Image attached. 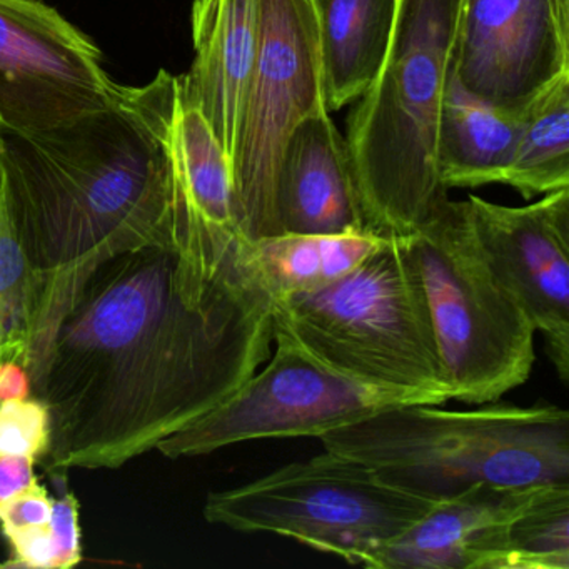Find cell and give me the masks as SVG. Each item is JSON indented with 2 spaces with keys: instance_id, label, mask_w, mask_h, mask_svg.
<instances>
[{
  "instance_id": "cell-1",
  "label": "cell",
  "mask_w": 569,
  "mask_h": 569,
  "mask_svg": "<svg viewBox=\"0 0 569 569\" xmlns=\"http://www.w3.org/2000/svg\"><path fill=\"white\" fill-rule=\"evenodd\" d=\"M274 295L232 232L99 266L32 362L49 476L116 469L221 405L272 352Z\"/></svg>"
},
{
  "instance_id": "cell-2",
  "label": "cell",
  "mask_w": 569,
  "mask_h": 569,
  "mask_svg": "<svg viewBox=\"0 0 569 569\" xmlns=\"http://www.w3.org/2000/svg\"><path fill=\"white\" fill-rule=\"evenodd\" d=\"M179 78L161 71L112 108L48 131H2L12 218L41 286L31 368L89 276L172 241L166 129Z\"/></svg>"
},
{
  "instance_id": "cell-3",
  "label": "cell",
  "mask_w": 569,
  "mask_h": 569,
  "mask_svg": "<svg viewBox=\"0 0 569 569\" xmlns=\"http://www.w3.org/2000/svg\"><path fill=\"white\" fill-rule=\"evenodd\" d=\"M461 0H401L379 74L348 119L366 231L408 238L449 198L436 136L455 64Z\"/></svg>"
},
{
  "instance_id": "cell-4",
  "label": "cell",
  "mask_w": 569,
  "mask_h": 569,
  "mask_svg": "<svg viewBox=\"0 0 569 569\" xmlns=\"http://www.w3.org/2000/svg\"><path fill=\"white\" fill-rule=\"evenodd\" d=\"M439 406H392L319 439L326 451L362 462L392 486L431 501L479 485H569L568 409L545 401Z\"/></svg>"
},
{
  "instance_id": "cell-5",
  "label": "cell",
  "mask_w": 569,
  "mask_h": 569,
  "mask_svg": "<svg viewBox=\"0 0 569 569\" xmlns=\"http://www.w3.org/2000/svg\"><path fill=\"white\" fill-rule=\"evenodd\" d=\"M274 335L352 378L449 401L408 238H392L326 288L274 299Z\"/></svg>"
},
{
  "instance_id": "cell-6",
  "label": "cell",
  "mask_w": 569,
  "mask_h": 569,
  "mask_svg": "<svg viewBox=\"0 0 569 569\" xmlns=\"http://www.w3.org/2000/svg\"><path fill=\"white\" fill-rule=\"evenodd\" d=\"M449 399L499 401L528 381L536 329L479 242L468 201L446 199L408 236Z\"/></svg>"
},
{
  "instance_id": "cell-7",
  "label": "cell",
  "mask_w": 569,
  "mask_h": 569,
  "mask_svg": "<svg viewBox=\"0 0 569 569\" xmlns=\"http://www.w3.org/2000/svg\"><path fill=\"white\" fill-rule=\"evenodd\" d=\"M436 501L332 451L291 462L236 488L209 492L206 521L232 531L284 536L371 568L376 555Z\"/></svg>"
},
{
  "instance_id": "cell-8",
  "label": "cell",
  "mask_w": 569,
  "mask_h": 569,
  "mask_svg": "<svg viewBox=\"0 0 569 569\" xmlns=\"http://www.w3.org/2000/svg\"><path fill=\"white\" fill-rule=\"evenodd\" d=\"M258 52L232 152L234 221L254 242L279 234V159L299 122L326 109L312 0H258Z\"/></svg>"
},
{
  "instance_id": "cell-9",
  "label": "cell",
  "mask_w": 569,
  "mask_h": 569,
  "mask_svg": "<svg viewBox=\"0 0 569 569\" xmlns=\"http://www.w3.org/2000/svg\"><path fill=\"white\" fill-rule=\"evenodd\" d=\"M272 342L276 351L254 375L156 449L166 458L179 459L259 439H319L382 409L429 402L412 392L345 375L288 336L274 335Z\"/></svg>"
},
{
  "instance_id": "cell-10",
  "label": "cell",
  "mask_w": 569,
  "mask_h": 569,
  "mask_svg": "<svg viewBox=\"0 0 569 569\" xmlns=\"http://www.w3.org/2000/svg\"><path fill=\"white\" fill-rule=\"evenodd\" d=\"M126 86L98 46L41 0H0V129L48 131L112 108Z\"/></svg>"
},
{
  "instance_id": "cell-11",
  "label": "cell",
  "mask_w": 569,
  "mask_h": 569,
  "mask_svg": "<svg viewBox=\"0 0 569 569\" xmlns=\"http://www.w3.org/2000/svg\"><path fill=\"white\" fill-rule=\"evenodd\" d=\"M452 69L466 91L522 116L569 74V0H461Z\"/></svg>"
},
{
  "instance_id": "cell-12",
  "label": "cell",
  "mask_w": 569,
  "mask_h": 569,
  "mask_svg": "<svg viewBox=\"0 0 569 569\" xmlns=\"http://www.w3.org/2000/svg\"><path fill=\"white\" fill-rule=\"evenodd\" d=\"M486 254L542 335L549 359L569 381V188L521 208L466 199Z\"/></svg>"
},
{
  "instance_id": "cell-13",
  "label": "cell",
  "mask_w": 569,
  "mask_h": 569,
  "mask_svg": "<svg viewBox=\"0 0 569 569\" xmlns=\"http://www.w3.org/2000/svg\"><path fill=\"white\" fill-rule=\"evenodd\" d=\"M539 488L479 485L436 501L376 555L371 569H501L509 525Z\"/></svg>"
},
{
  "instance_id": "cell-14",
  "label": "cell",
  "mask_w": 569,
  "mask_h": 569,
  "mask_svg": "<svg viewBox=\"0 0 569 569\" xmlns=\"http://www.w3.org/2000/svg\"><path fill=\"white\" fill-rule=\"evenodd\" d=\"M276 211L279 234L366 231L348 142L328 109L302 119L286 141Z\"/></svg>"
},
{
  "instance_id": "cell-15",
  "label": "cell",
  "mask_w": 569,
  "mask_h": 569,
  "mask_svg": "<svg viewBox=\"0 0 569 569\" xmlns=\"http://www.w3.org/2000/svg\"><path fill=\"white\" fill-rule=\"evenodd\" d=\"M258 0H194V61L179 78L182 99L204 116L229 162L258 52Z\"/></svg>"
},
{
  "instance_id": "cell-16",
  "label": "cell",
  "mask_w": 569,
  "mask_h": 569,
  "mask_svg": "<svg viewBox=\"0 0 569 569\" xmlns=\"http://www.w3.org/2000/svg\"><path fill=\"white\" fill-rule=\"evenodd\" d=\"M176 231L238 229L231 162L198 109L176 96L166 129Z\"/></svg>"
},
{
  "instance_id": "cell-17",
  "label": "cell",
  "mask_w": 569,
  "mask_h": 569,
  "mask_svg": "<svg viewBox=\"0 0 569 569\" xmlns=\"http://www.w3.org/2000/svg\"><path fill=\"white\" fill-rule=\"evenodd\" d=\"M522 116H509L462 88L452 69L436 136V174L446 191L505 184Z\"/></svg>"
},
{
  "instance_id": "cell-18",
  "label": "cell",
  "mask_w": 569,
  "mask_h": 569,
  "mask_svg": "<svg viewBox=\"0 0 569 569\" xmlns=\"http://www.w3.org/2000/svg\"><path fill=\"white\" fill-rule=\"evenodd\" d=\"M401 0H312L321 44L325 104L341 111L379 74Z\"/></svg>"
},
{
  "instance_id": "cell-19",
  "label": "cell",
  "mask_w": 569,
  "mask_h": 569,
  "mask_svg": "<svg viewBox=\"0 0 569 569\" xmlns=\"http://www.w3.org/2000/svg\"><path fill=\"white\" fill-rule=\"evenodd\" d=\"M389 239L368 231L281 232L251 242L274 299L318 291L358 268Z\"/></svg>"
},
{
  "instance_id": "cell-20",
  "label": "cell",
  "mask_w": 569,
  "mask_h": 569,
  "mask_svg": "<svg viewBox=\"0 0 569 569\" xmlns=\"http://www.w3.org/2000/svg\"><path fill=\"white\" fill-rule=\"evenodd\" d=\"M505 184L528 201L569 188V74L556 79L522 112Z\"/></svg>"
},
{
  "instance_id": "cell-21",
  "label": "cell",
  "mask_w": 569,
  "mask_h": 569,
  "mask_svg": "<svg viewBox=\"0 0 569 569\" xmlns=\"http://www.w3.org/2000/svg\"><path fill=\"white\" fill-rule=\"evenodd\" d=\"M39 311L41 286L16 231L0 132V361L21 362L29 371Z\"/></svg>"
},
{
  "instance_id": "cell-22",
  "label": "cell",
  "mask_w": 569,
  "mask_h": 569,
  "mask_svg": "<svg viewBox=\"0 0 569 569\" xmlns=\"http://www.w3.org/2000/svg\"><path fill=\"white\" fill-rule=\"evenodd\" d=\"M501 569H569V485H546L509 525Z\"/></svg>"
},
{
  "instance_id": "cell-23",
  "label": "cell",
  "mask_w": 569,
  "mask_h": 569,
  "mask_svg": "<svg viewBox=\"0 0 569 569\" xmlns=\"http://www.w3.org/2000/svg\"><path fill=\"white\" fill-rule=\"evenodd\" d=\"M59 488L52 498L49 522L8 539L11 555L0 568L69 569L82 561V529L79 521L81 505L74 492L69 491L68 476H51Z\"/></svg>"
},
{
  "instance_id": "cell-24",
  "label": "cell",
  "mask_w": 569,
  "mask_h": 569,
  "mask_svg": "<svg viewBox=\"0 0 569 569\" xmlns=\"http://www.w3.org/2000/svg\"><path fill=\"white\" fill-rule=\"evenodd\" d=\"M51 446V415L41 399L0 402V456H24L42 461Z\"/></svg>"
},
{
  "instance_id": "cell-25",
  "label": "cell",
  "mask_w": 569,
  "mask_h": 569,
  "mask_svg": "<svg viewBox=\"0 0 569 569\" xmlns=\"http://www.w3.org/2000/svg\"><path fill=\"white\" fill-rule=\"evenodd\" d=\"M52 506L54 501L39 478L12 498L0 502V531L6 541L49 522Z\"/></svg>"
},
{
  "instance_id": "cell-26",
  "label": "cell",
  "mask_w": 569,
  "mask_h": 569,
  "mask_svg": "<svg viewBox=\"0 0 569 569\" xmlns=\"http://www.w3.org/2000/svg\"><path fill=\"white\" fill-rule=\"evenodd\" d=\"M36 461L24 456H0V502L28 488L38 476Z\"/></svg>"
},
{
  "instance_id": "cell-27",
  "label": "cell",
  "mask_w": 569,
  "mask_h": 569,
  "mask_svg": "<svg viewBox=\"0 0 569 569\" xmlns=\"http://www.w3.org/2000/svg\"><path fill=\"white\" fill-rule=\"evenodd\" d=\"M32 396V379L28 368L18 361H0V402Z\"/></svg>"
}]
</instances>
